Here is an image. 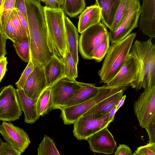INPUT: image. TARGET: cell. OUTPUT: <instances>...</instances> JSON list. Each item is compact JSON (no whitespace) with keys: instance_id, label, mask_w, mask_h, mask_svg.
<instances>
[{"instance_id":"obj_1","label":"cell","mask_w":155,"mask_h":155,"mask_svg":"<svg viewBox=\"0 0 155 155\" xmlns=\"http://www.w3.org/2000/svg\"><path fill=\"white\" fill-rule=\"evenodd\" d=\"M30 57L34 66L43 68L54 55L47 27L44 7L40 1L25 0Z\"/></svg>"},{"instance_id":"obj_2","label":"cell","mask_w":155,"mask_h":155,"mask_svg":"<svg viewBox=\"0 0 155 155\" xmlns=\"http://www.w3.org/2000/svg\"><path fill=\"white\" fill-rule=\"evenodd\" d=\"M130 51L138 58L140 68L135 79L129 85L137 91L155 86V45L152 38L145 41L136 40Z\"/></svg>"},{"instance_id":"obj_3","label":"cell","mask_w":155,"mask_h":155,"mask_svg":"<svg viewBox=\"0 0 155 155\" xmlns=\"http://www.w3.org/2000/svg\"><path fill=\"white\" fill-rule=\"evenodd\" d=\"M136 35V33H132L124 39L111 43L98 72L100 83H108L118 72L130 51Z\"/></svg>"},{"instance_id":"obj_4","label":"cell","mask_w":155,"mask_h":155,"mask_svg":"<svg viewBox=\"0 0 155 155\" xmlns=\"http://www.w3.org/2000/svg\"><path fill=\"white\" fill-rule=\"evenodd\" d=\"M44 7L48 33L54 55L62 61L67 49L64 13L63 8Z\"/></svg>"},{"instance_id":"obj_5","label":"cell","mask_w":155,"mask_h":155,"mask_svg":"<svg viewBox=\"0 0 155 155\" xmlns=\"http://www.w3.org/2000/svg\"><path fill=\"white\" fill-rule=\"evenodd\" d=\"M126 87H111L107 84L101 87L98 93L94 97L84 102L74 105L65 107L61 110V117L65 125L74 123L81 116L97 104L108 97L122 91Z\"/></svg>"},{"instance_id":"obj_6","label":"cell","mask_w":155,"mask_h":155,"mask_svg":"<svg viewBox=\"0 0 155 155\" xmlns=\"http://www.w3.org/2000/svg\"><path fill=\"white\" fill-rule=\"evenodd\" d=\"M82 86V82L65 76L57 80L51 86V101L49 111L62 109Z\"/></svg>"},{"instance_id":"obj_7","label":"cell","mask_w":155,"mask_h":155,"mask_svg":"<svg viewBox=\"0 0 155 155\" xmlns=\"http://www.w3.org/2000/svg\"><path fill=\"white\" fill-rule=\"evenodd\" d=\"M110 124L108 114H84L73 124V135L78 140H86L94 134L104 127H107Z\"/></svg>"},{"instance_id":"obj_8","label":"cell","mask_w":155,"mask_h":155,"mask_svg":"<svg viewBox=\"0 0 155 155\" xmlns=\"http://www.w3.org/2000/svg\"><path fill=\"white\" fill-rule=\"evenodd\" d=\"M78 45L80 52L83 58L92 60V51L94 47L109 38L106 26L101 22L94 25L81 34Z\"/></svg>"},{"instance_id":"obj_9","label":"cell","mask_w":155,"mask_h":155,"mask_svg":"<svg viewBox=\"0 0 155 155\" xmlns=\"http://www.w3.org/2000/svg\"><path fill=\"white\" fill-rule=\"evenodd\" d=\"M139 125L144 128L155 120V86L144 89L134 104Z\"/></svg>"},{"instance_id":"obj_10","label":"cell","mask_w":155,"mask_h":155,"mask_svg":"<svg viewBox=\"0 0 155 155\" xmlns=\"http://www.w3.org/2000/svg\"><path fill=\"white\" fill-rule=\"evenodd\" d=\"M22 114L16 89L11 85L3 87L0 92V120L14 121Z\"/></svg>"},{"instance_id":"obj_11","label":"cell","mask_w":155,"mask_h":155,"mask_svg":"<svg viewBox=\"0 0 155 155\" xmlns=\"http://www.w3.org/2000/svg\"><path fill=\"white\" fill-rule=\"evenodd\" d=\"M140 68L138 58L130 51L120 69L106 84L111 87H128L135 79Z\"/></svg>"},{"instance_id":"obj_12","label":"cell","mask_w":155,"mask_h":155,"mask_svg":"<svg viewBox=\"0 0 155 155\" xmlns=\"http://www.w3.org/2000/svg\"><path fill=\"white\" fill-rule=\"evenodd\" d=\"M141 5L139 0H134L127 15L114 31H110L109 36L111 43L120 41L129 35L138 27L140 13Z\"/></svg>"},{"instance_id":"obj_13","label":"cell","mask_w":155,"mask_h":155,"mask_svg":"<svg viewBox=\"0 0 155 155\" xmlns=\"http://www.w3.org/2000/svg\"><path fill=\"white\" fill-rule=\"evenodd\" d=\"M0 133L4 139L21 154L31 143L27 134L23 129L10 122L3 121L0 126Z\"/></svg>"},{"instance_id":"obj_14","label":"cell","mask_w":155,"mask_h":155,"mask_svg":"<svg viewBox=\"0 0 155 155\" xmlns=\"http://www.w3.org/2000/svg\"><path fill=\"white\" fill-rule=\"evenodd\" d=\"M86 140L90 150L94 153L110 155L114 153L117 147L116 143L107 127L94 134Z\"/></svg>"},{"instance_id":"obj_15","label":"cell","mask_w":155,"mask_h":155,"mask_svg":"<svg viewBox=\"0 0 155 155\" xmlns=\"http://www.w3.org/2000/svg\"><path fill=\"white\" fill-rule=\"evenodd\" d=\"M46 87V81L43 68L38 66H35L22 89L27 96L37 100Z\"/></svg>"},{"instance_id":"obj_16","label":"cell","mask_w":155,"mask_h":155,"mask_svg":"<svg viewBox=\"0 0 155 155\" xmlns=\"http://www.w3.org/2000/svg\"><path fill=\"white\" fill-rule=\"evenodd\" d=\"M139 27L150 38L155 37V0H142Z\"/></svg>"},{"instance_id":"obj_17","label":"cell","mask_w":155,"mask_h":155,"mask_svg":"<svg viewBox=\"0 0 155 155\" xmlns=\"http://www.w3.org/2000/svg\"><path fill=\"white\" fill-rule=\"evenodd\" d=\"M16 91L19 104L24 114V122L30 124L35 122L40 117L37 112V100L27 96L22 89L17 88Z\"/></svg>"},{"instance_id":"obj_18","label":"cell","mask_w":155,"mask_h":155,"mask_svg":"<svg viewBox=\"0 0 155 155\" xmlns=\"http://www.w3.org/2000/svg\"><path fill=\"white\" fill-rule=\"evenodd\" d=\"M100 8L96 4L87 7L81 13L78 23V32L81 34L89 28L101 22Z\"/></svg>"},{"instance_id":"obj_19","label":"cell","mask_w":155,"mask_h":155,"mask_svg":"<svg viewBox=\"0 0 155 155\" xmlns=\"http://www.w3.org/2000/svg\"><path fill=\"white\" fill-rule=\"evenodd\" d=\"M47 87L51 86L64 76V65L62 61L54 55L43 67Z\"/></svg>"},{"instance_id":"obj_20","label":"cell","mask_w":155,"mask_h":155,"mask_svg":"<svg viewBox=\"0 0 155 155\" xmlns=\"http://www.w3.org/2000/svg\"><path fill=\"white\" fill-rule=\"evenodd\" d=\"M64 23L67 48L75 63L77 65L78 63V31L69 18L65 16L64 17Z\"/></svg>"},{"instance_id":"obj_21","label":"cell","mask_w":155,"mask_h":155,"mask_svg":"<svg viewBox=\"0 0 155 155\" xmlns=\"http://www.w3.org/2000/svg\"><path fill=\"white\" fill-rule=\"evenodd\" d=\"M120 0H96L100 9L102 23L110 28Z\"/></svg>"},{"instance_id":"obj_22","label":"cell","mask_w":155,"mask_h":155,"mask_svg":"<svg viewBox=\"0 0 155 155\" xmlns=\"http://www.w3.org/2000/svg\"><path fill=\"white\" fill-rule=\"evenodd\" d=\"M82 87L65 104L64 107L76 105L93 98L98 92L101 87L95 84L82 82Z\"/></svg>"},{"instance_id":"obj_23","label":"cell","mask_w":155,"mask_h":155,"mask_svg":"<svg viewBox=\"0 0 155 155\" xmlns=\"http://www.w3.org/2000/svg\"><path fill=\"white\" fill-rule=\"evenodd\" d=\"M124 91H122L117 92L104 99L83 115L92 114L102 115L108 114L111 109L114 106L117 105L123 95Z\"/></svg>"},{"instance_id":"obj_24","label":"cell","mask_w":155,"mask_h":155,"mask_svg":"<svg viewBox=\"0 0 155 155\" xmlns=\"http://www.w3.org/2000/svg\"><path fill=\"white\" fill-rule=\"evenodd\" d=\"M134 0H120L110 31H115L128 14Z\"/></svg>"},{"instance_id":"obj_25","label":"cell","mask_w":155,"mask_h":155,"mask_svg":"<svg viewBox=\"0 0 155 155\" xmlns=\"http://www.w3.org/2000/svg\"><path fill=\"white\" fill-rule=\"evenodd\" d=\"M51 101V86L47 87L40 94L36 101V110L40 117L48 113Z\"/></svg>"},{"instance_id":"obj_26","label":"cell","mask_w":155,"mask_h":155,"mask_svg":"<svg viewBox=\"0 0 155 155\" xmlns=\"http://www.w3.org/2000/svg\"><path fill=\"white\" fill-rule=\"evenodd\" d=\"M85 6V0H65L63 9L64 13L74 18L82 12Z\"/></svg>"},{"instance_id":"obj_27","label":"cell","mask_w":155,"mask_h":155,"mask_svg":"<svg viewBox=\"0 0 155 155\" xmlns=\"http://www.w3.org/2000/svg\"><path fill=\"white\" fill-rule=\"evenodd\" d=\"M15 0H3L0 9V28L3 35L7 21L12 11L15 8Z\"/></svg>"},{"instance_id":"obj_28","label":"cell","mask_w":155,"mask_h":155,"mask_svg":"<svg viewBox=\"0 0 155 155\" xmlns=\"http://www.w3.org/2000/svg\"><path fill=\"white\" fill-rule=\"evenodd\" d=\"M62 61L64 65V76L75 80L78 76L77 65L75 63L67 48Z\"/></svg>"},{"instance_id":"obj_29","label":"cell","mask_w":155,"mask_h":155,"mask_svg":"<svg viewBox=\"0 0 155 155\" xmlns=\"http://www.w3.org/2000/svg\"><path fill=\"white\" fill-rule=\"evenodd\" d=\"M13 43V46L19 57L24 61L28 62L30 57L29 37L24 38Z\"/></svg>"},{"instance_id":"obj_30","label":"cell","mask_w":155,"mask_h":155,"mask_svg":"<svg viewBox=\"0 0 155 155\" xmlns=\"http://www.w3.org/2000/svg\"><path fill=\"white\" fill-rule=\"evenodd\" d=\"M38 155H60L53 140L45 135L38 148Z\"/></svg>"},{"instance_id":"obj_31","label":"cell","mask_w":155,"mask_h":155,"mask_svg":"<svg viewBox=\"0 0 155 155\" xmlns=\"http://www.w3.org/2000/svg\"><path fill=\"white\" fill-rule=\"evenodd\" d=\"M10 17L15 32L17 42L23 38L28 37L26 31L20 21L15 8L12 11Z\"/></svg>"},{"instance_id":"obj_32","label":"cell","mask_w":155,"mask_h":155,"mask_svg":"<svg viewBox=\"0 0 155 155\" xmlns=\"http://www.w3.org/2000/svg\"><path fill=\"white\" fill-rule=\"evenodd\" d=\"M110 46L109 38L97 44L93 50V59L98 62L101 61L106 54Z\"/></svg>"},{"instance_id":"obj_33","label":"cell","mask_w":155,"mask_h":155,"mask_svg":"<svg viewBox=\"0 0 155 155\" xmlns=\"http://www.w3.org/2000/svg\"><path fill=\"white\" fill-rule=\"evenodd\" d=\"M34 67V65L30 57L27 65L21 74L19 80L15 83L18 88L22 89L26 80L33 71Z\"/></svg>"},{"instance_id":"obj_34","label":"cell","mask_w":155,"mask_h":155,"mask_svg":"<svg viewBox=\"0 0 155 155\" xmlns=\"http://www.w3.org/2000/svg\"><path fill=\"white\" fill-rule=\"evenodd\" d=\"M133 155H155V143H149L144 146L137 148Z\"/></svg>"},{"instance_id":"obj_35","label":"cell","mask_w":155,"mask_h":155,"mask_svg":"<svg viewBox=\"0 0 155 155\" xmlns=\"http://www.w3.org/2000/svg\"><path fill=\"white\" fill-rule=\"evenodd\" d=\"M3 35L7 39H9L13 42H17L15 32L10 16L6 24Z\"/></svg>"},{"instance_id":"obj_36","label":"cell","mask_w":155,"mask_h":155,"mask_svg":"<svg viewBox=\"0 0 155 155\" xmlns=\"http://www.w3.org/2000/svg\"><path fill=\"white\" fill-rule=\"evenodd\" d=\"M13 147L7 142H2L0 146V155H20Z\"/></svg>"},{"instance_id":"obj_37","label":"cell","mask_w":155,"mask_h":155,"mask_svg":"<svg viewBox=\"0 0 155 155\" xmlns=\"http://www.w3.org/2000/svg\"><path fill=\"white\" fill-rule=\"evenodd\" d=\"M145 128L148 134L149 143H155V120H153Z\"/></svg>"},{"instance_id":"obj_38","label":"cell","mask_w":155,"mask_h":155,"mask_svg":"<svg viewBox=\"0 0 155 155\" xmlns=\"http://www.w3.org/2000/svg\"><path fill=\"white\" fill-rule=\"evenodd\" d=\"M44 3L46 6L52 8H63L64 2L62 0H40Z\"/></svg>"},{"instance_id":"obj_39","label":"cell","mask_w":155,"mask_h":155,"mask_svg":"<svg viewBox=\"0 0 155 155\" xmlns=\"http://www.w3.org/2000/svg\"><path fill=\"white\" fill-rule=\"evenodd\" d=\"M114 155H132V151L128 146L124 144H120L117 147Z\"/></svg>"},{"instance_id":"obj_40","label":"cell","mask_w":155,"mask_h":155,"mask_svg":"<svg viewBox=\"0 0 155 155\" xmlns=\"http://www.w3.org/2000/svg\"><path fill=\"white\" fill-rule=\"evenodd\" d=\"M15 8L21 13L27 22L25 0H15Z\"/></svg>"},{"instance_id":"obj_41","label":"cell","mask_w":155,"mask_h":155,"mask_svg":"<svg viewBox=\"0 0 155 155\" xmlns=\"http://www.w3.org/2000/svg\"><path fill=\"white\" fill-rule=\"evenodd\" d=\"M7 64V58L5 56L0 59V82L7 71L6 67Z\"/></svg>"},{"instance_id":"obj_42","label":"cell","mask_w":155,"mask_h":155,"mask_svg":"<svg viewBox=\"0 0 155 155\" xmlns=\"http://www.w3.org/2000/svg\"><path fill=\"white\" fill-rule=\"evenodd\" d=\"M6 39L0 32V59L7 54L5 48Z\"/></svg>"},{"instance_id":"obj_43","label":"cell","mask_w":155,"mask_h":155,"mask_svg":"<svg viewBox=\"0 0 155 155\" xmlns=\"http://www.w3.org/2000/svg\"><path fill=\"white\" fill-rule=\"evenodd\" d=\"M16 10L18 15V16L19 18L20 21L22 23L23 25L25 28L26 31L27 32L28 37H29V31L28 27V22L24 18L21 13L17 9Z\"/></svg>"},{"instance_id":"obj_44","label":"cell","mask_w":155,"mask_h":155,"mask_svg":"<svg viewBox=\"0 0 155 155\" xmlns=\"http://www.w3.org/2000/svg\"><path fill=\"white\" fill-rule=\"evenodd\" d=\"M116 106L117 105L114 106L108 114V120L110 123L112 122L114 120L115 114L117 112Z\"/></svg>"},{"instance_id":"obj_45","label":"cell","mask_w":155,"mask_h":155,"mask_svg":"<svg viewBox=\"0 0 155 155\" xmlns=\"http://www.w3.org/2000/svg\"><path fill=\"white\" fill-rule=\"evenodd\" d=\"M126 95H123L120 100L119 101L116 106L117 112L119 110V109L124 104L125 100L126 97Z\"/></svg>"},{"instance_id":"obj_46","label":"cell","mask_w":155,"mask_h":155,"mask_svg":"<svg viewBox=\"0 0 155 155\" xmlns=\"http://www.w3.org/2000/svg\"><path fill=\"white\" fill-rule=\"evenodd\" d=\"M3 0H0V9L1 8Z\"/></svg>"},{"instance_id":"obj_47","label":"cell","mask_w":155,"mask_h":155,"mask_svg":"<svg viewBox=\"0 0 155 155\" xmlns=\"http://www.w3.org/2000/svg\"><path fill=\"white\" fill-rule=\"evenodd\" d=\"M3 142V141L2 140V139H1L0 137V145Z\"/></svg>"},{"instance_id":"obj_48","label":"cell","mask_w":155,"mask_h":155,"mask_svg":"<svg viewBox=\"0 0 155 155\" xmlns=\"http://www.w3.org/2000/svg\"><path fill=\"white\" fill-rule=\"evenodd\" d=\"M0 18H1V15H0Z\"/></svg>"},{"instance_id":"obj_49","label":"cell","mask_w":155,"mask_h":155,"mask_svg":"<svg viewBox=\"0 0 155 155\" xmlns=\"http://www.w3.org/2000/svg\"><path fill=\"white\" fill-rule=\"evenodd\" d=\"M37 0V1H40V0Z\"/></svg>"},{"instance_id":"obj_50","label":"cell","mask_w":155,"mask_h":155,"mask_svg":"<svg viewBox=\"0 0 155 155\" xmlns=\"http://www.w3.org/2000/svg\"><path fill=\"white\" fill-rule=\"evenodd\" d=\"M63 0V1H64H64H65V0Z\"/></svg>"},{"instance_id":"obj_51","label":"cell","mask_w":155,"mask_h":155,"mask_svg":"<svg viewBox=\"0 0 155 155\" xmlns=\"http://www.w3.org/2000/svg\"><path fill=\"white\" fill-rule=\"evenodd\" d=\"M0 32H1L0 28Z\"/></svg>"},{"instance_id":"obj_52","label":"cell","mask_w":155,"mask_h":155,"mask_svg":"<svg viewBox=\"0 0 155 155\" xmlns=\"http://www.w3.org/2000/svg\"><path fill=\"white\" fill-rule=\"evenodd\" d=\"M0 125H1V124H0Z\"/></svg>"},{"instance_id":"obj_53","label":"cell","mask_w":155,"mask_h":155,"mask_svg":"<svg viewBox=\"0 0 155 155\" xmlns=\"http://www.w3.org/2000/svg\"></svg>"}]
</instances>
